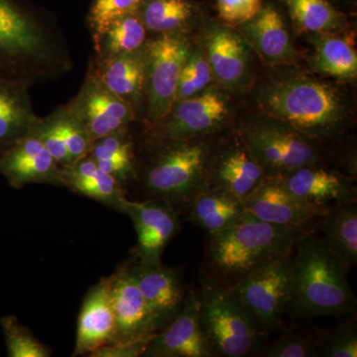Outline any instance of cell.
<instances>
[{"label":"cell","mask_w":357,"mask_h":357,"mask_svg":"<svg viewBox=\"0 0 357 357\" xmlns=\"http://www.w3.org/2000/svg\"><path fill=\"white\" fill-rule=\"evenodd\" d=\"M245 210L261 222L277 225L318 231L326 208L298 198L289 191L280 176L266 177L244 201Z\"/></svg>","instance_id":"11"},{"label":"cell","mask_w":357,"mask_h":357,"mask_svg":"<svg viewBox=\"0 0 357 357\" xmlns=\"http://www.w3.org/2000/svg\"><path fill=\"white\" fill-rule=\"evenodd\" d=\"M149 157L135 169L147 199L167 202L178 213L206 185L217 146L206 136L185 140L145 142Z\"/></svg>","instance_id":"5"},{"label":"cell","mask_w":357,"mask_h":357,"mask_svg":"<svg viewBox=\"0 0 357 357\" xmlns=\"http://www.w3.org/2000/svg\"><path fill=\"white\" fill-rule=\"evenodd\" d=\"M319 356H357V321L354 314L332 330H326Z\"/></svg>","instance_id":"38"},{"label":"cell","mask_w":357,"mask_h":357,"mask_svg":"<svg viewBox=\"0 0 357 357\" xmlns=\"http://www.w3.org/2000/svg\"><path fill=\"white\" fill-rule=\"evenodd\" d=\"M64 187L124 213L128 198L126 188L109 174L103 172L89 155L62 169Z\"/></svg>","instance_id":"25"},{"label":"cell","mask_w":357,"mask_h":357,"mask_svg":"<svg viewBox=\"0 0 357 357\" xmlns=\"http://www.w3.org/2000/svg\"><path fill=\"white\" fill-rule=\"evenodd\" d=\"M326 330L314 325H295L285 328L280 337L262 351L266 357L319 356Z\"/></svg>","instance_id":"33"},{"label":"cell","mask_w":357,"mask_h":357,"mask_svg":"<svg viewBox=\"0 0 357 357\" xmlns=\"http://www.w3.org/2000/svg\"><path fill=\"white\" fill-rule=\"evenodd\" d=\"M112 283V305L115 314V335L112 344L150 340L161 331L128 266L119 267Z\"/></svg>","instance_id":"16"},{"label":"cell","mask_w":357,"mask_h":357,"mask_svg":"<svg viewBox=\"0 0 357 357\" xmlns=\"http://www.w3.org/2000/svg\"><path fill=\"white\" fill-rule=\"evenodd\" d=\"M89 72L115 96L132 105L136 112L144 100L146 55L140 50L112 57H91Z\"/></svg>","instance_id":"23"},{"label":"cell","mask_w":357,"mask_h":357,"mask_svg":"<svg viewBox=\"0 0 357 357\" xmlns=\"http://www.w3.org/2000/svg\"><path fill=\"white\" fill-rule=\"evenodd\" d=\"M246 40L236 28L211 23L206 29L204 51L213 77L225 89L243 91L252 77V59Z\"/></svg>","instance_id":"14"},{"label":"cell","mask_w":357,"mask_h":357,"mask_svg":"<svg viewBox=\"0 0 357 357\" xmlns=\"http://www.w3.org/2000/svg\"><path fill=\"white\" fill-rule=\"evenodd\" d=\"M126 266L162 330L177 316L184 303L178 272L162 263L149 264L136 259Z\"/></svg>","instance_id":"21"},{"label":"cell","mask_w":357,"mask_h":357,"mask_svg":"<svg viewBox=\"0 0 357 357\" xmlns=\"http://www.w3.org/2000/svg\"><path fill=\"white\" fill-rule=\"evenodd\" d=\"M287 10L296 32L333 34L347 25V15L330 0H278Z\"/></svg>","instance_id":"28"},{"label":"cell","mask_w":357,"mask_h":357,"mask_svg":"<svg viewBox=\"0 0 357 357\" xmlns=\"http://www.w3.org/2000/svg\"><path fill=\"white\" fill-rule=\"evenodd\" d=\"M54 114L57 119L63 139L69 151L72 165L77 160L84 158L89 154L93 142L84 122L69 103L59 107L54 112Z\"/></svg>","instance_id":"37"},{"label":"cell","mask_w":357,"mask_h":357,"mask_svg":"<svg viewBox=\"0 0 357 357\" xmlns=\"http://www.w3.org/2000/svg\"><path fill=\"white\" fill-rule=\"evenodd\" d=\"M32 133L43 143L44 146L58 162L61 168H66L70 165L69 151L63 139L62 133L54 112L48 116L40 119L38 123L33 129Z\"/></svg>","instance_id":"39"},{"label":"cell","mask_w":357,"mask_h":357,"mask_svg":"<svg viewBox=\"0 0 357 357\" xmlns=\"http://www.w3.org/2000/svg\"><path fill=\"white\" fill-rule=\"evenodd\" d=\"M199 318L215 356L245 357L259 352L266 333L234 297L204 273L199 274Z\"/></svg>","instance_id":"6"},{"label":"cell","mask_w":357,"mask_h":357,"mask_svg":"<svg viewBox=\"0 0 357 357\" xmlns=\"http://www.w3.org/2000/svg\"><path fill=\"white\" fill-rule=\"evenodd\" d=\"M312 68L319 74L344 81L357 76V54L349 40L333 34L314 35Z\"/></svg>","instance_id":"29"},{"label":"cell","mask_w":357,"mask_h":357,"mask_svg":"<svg viewBox=\"0 0 357 357\" xmlns=\"http://www.w3.org/2000/svg\"><path fill=\"white\" fill-rule=\"evenodd\" d=\"M114 275L105 277L89 289L77 319L76 345L73 356H89L114 342L115 314L112 305Z\"/></svg>","instance_id":"20"},{"label":"cell","mask_w":357,"mask_h":357,"mask_svg":"<svg viewBox=\"0 0 357 357\" xmlns=\"http://www.w3.org/2000/svg\"><path fill=\"white\" fill-rule=\"evenodd\" d=\"M238 139L217 148L204 187L223 190L244 202L266 175L241 138Z\"/></svg>","instance_id":"19"},{"label":"cell","mask_w":357,"mask_h":357,"mask_svg":"<svg viewBox=\"0 0 357 357\" xmlns=\"http://www.w3.org/2000/svg\"><path fill=\"white\" fill-rule=\"evenodd\" d=\"M239 137L259 163L266 177H276L302 167L326 165L323 148L269 116L243 126Z\"/></svg>","instance_id":"7"},{"label":"cell","mask_w":357,"mask_h":357,"mask_svg":"<svg viewBox=\"0 0 357 357\" xmlns=\"http://www.w3.org/2000/svg\"><path fill=\"white\" fill-rule=\"evenodd\" d=\"M69 105L84 122L91 142L130 131L137 119L132 105L112 93L89 70L79 93Z\"/></svg>","instance_id":"12"},{"label":"cell","mask_w":357,"mask_h":357,"mask_svg":"<svg viewBox=\"0 0 357 357\" xmlns=\"http://www.w3.org/2000/svg\"><path fill=\"white\" fill-rule=\"evenodd\" d=\"M124 213L132 220L137 236L133 259L149 264H161L166 246L180 231L178 211L163 199H128Z\"/></svg>","instance_id":"13"},{"label":"cell","mask_w":357,"mask_h":357,"mask_svg":"<svg viewBox=\"0 0 357 357\" xmlns=\"http://www.w3.org/2000/svg\"><path fill=\"white\" fill-rule=\"evenodd\" d=\"M309 232L314 231L277 227L246 211L231 227L208 236L203 273L230 289L251 272L292 250Z\"/></svg>","instance_id":"4"},{"label":"cell","mask_w":357,"mask_h":357,"mask_svg":"<svg viewBox=\"0 0 357 357\" xmlns=\"http://www.w3.org/2000/svg\"><path fill=\"white\" fill-rule=\"evenodd\" d=\"M229 102L215 86L173 105L158 123L147 129L145 142L185 140L220 130L229 114Z\"/></svg>","instance_id":"10"},{"label":"cell","mask_w":357,"mask_h":357,"mask_svg":"<svg viewBox=\"0 0 357 357\" xmlns=\"http://www.w3.org/2000/svg\"><path fill=\"white\" fill-rule=\"evenodd\" d=\"M139 14L148 32L184 33L199 17L192 0H144Z\"/></svg>","instance_id":"31"},{"label":"cell","mask_w":357,"mask_h":357,"mask_svg":"<svg viewBox=\"0 0 357 357\" xmlns=\"http://www.w3.org/2000/svg\"><path fill=\"white\" fill-rule=\"evenodd\" d=\"M234 28L268 65L289 66L297 61L287 22L274 2L263 0L255 17Z\"/></svg>","instance_id":"18"},{"label":"cell","mask_w":357,"mask_h":357,"mask_svg":"<svg viewBox=\"0 0 357 357\" xmlns=\"http://www.w3.org/2000/svg\"><path fill=\"white\" fill-rule=\"evenodd\" d=\"M88 155L95 160L96 165L103 172L116 178L124 188L134 180L136 156L129 131L112 134L93 141Z\"/></svg>","instance_id":"30"},{"label":"cell","mask_w":357,"mask_h":357,"mask_svg":"<svg viewBox=\"0 0 357 357\" xmlns=\"http://www.w3.org/2000/svg\"><path fill=\"white\" fill-rule=\"evenodd\" d=\"M349 271L318 231L301 237L292 250V300L287 314L296 318L354 314L356 299Z\"/></svg>","instance_id":"3"},{"label":"cell","mask_w":357,"mask_h":357,"mask_svg":"<svg viewBox=\"0 0 357 357\" xmlns=\"http://www.w3.org/2000/svg\"><path fill=\"white\" fill-rule=\"evenodd\" d=\"M280 177L298 198L326 210L335 204L357 201L352 178L326 165L302 167Z\"/></svg>","instance_id":"22"},{"label":"cell","mask_w":357,"mask_h":357,"mask_svg":"<svg viewBox=\"0 0 357 357\" xmlns=\"http://www.w3.org/2000/svg\"><path fill=\"white\" fill-rule=\"evenodd\" d=\"M143 356L213 357L199 318V297L194 290L185 296L180 312L148 342Z\"/></svg>","instance_id":"15"},{"label":"cell","mask_w":357,"mask_h":357,"mask_svg":"<svg viewBox=\"0 0 357 357\" xmlns=\"http://www.w3.org/2000/svg\"><path fill=\"white\" fill-rule=\"evenodd\" d=\"M263 0H217L218 17L225 24L236 27L259 13Z\"/></svg>","instance_id":"40"},{"label":"cell","mask_w":357,"mask_h":357,"mask_svg":"<svg viewBox=\"0 0 357 357\" xmlns=\"http://www.w3.org/2000/svg\"><path fill=\"white\" fill-rule=\"evenodd\" d=\"M145 124L151 128L175 105L178 79L192 46L185 33H166L147 40Z\"/></svg>","instance_id":"8"},{"label":"cell","mask_w":357,"mask_h":357,"mask_svg":"<svg viewBox=\"0 0 357 357\" xmlns=\"http://www.w3.org/2000/svg\"><path fill=\"white\" fill-rule=\"evenodd\" d=\"M149 340L119 342L102 345L89 354L91 357H139L143 356Z\"/></svg>","instance_id":"41"},{"label":"cell","mask_w":357,"mask_h":357,"mask_svg":"<svg viewBox=\"0 0 357 357\" xmlns=\"http://www.w3.org/2000/svg\"><path fill=\"white\" fill-rule=\"evenodd\" d=\"M143 1L144 0H93L86 16L93 46L98 45L112 22L128 14L139 11Z\"/></svg>","instance_id":"36"},{"label":"cell","mask_w":357,"mask_h":357,"mask_svg":"<svg viewBox=\"0 0 357 357\" xmlns=\"http://www.w3.org/2000/svg\"><path fill=\"white\" fill-rule=\"evenodd\" d=\"M213 79L204 48H192L181 73L175 103L204 93L213 86Z\"/></svg>","instance_id":"34"},{"label":"cell","mask_w":357,"mask_h":357,"mask_svg":"<svg viewBox=\"0 0 357 357\" xmlns=\"http://www.w3.org/2000/svg\"><path fill=\"white\" fill-rule=\"evenodd\" d=\"M318 231L347 269L356 266L357 201L332 206L321 220Z\"/></svg>","instance_id":"27"},{"label":"cell","mask_w":357,"mask_h":357,"mask_svg":"<svg viewBox=\"0 0 357 357\" xmlns=\"http://www.w3.org/2000/svg\"><path fill=\"white\" fill-rule=\"evenodd\" d=\"M0 175L15 190L31 184L64 187L62 168L32 132L0 157Z\"/></svg>","instance_id":"17"},{"label":"cell","mask_w":357,"mask_h":357,"mask_svg":"<svg viewBox=\"0 0 357 357\" xmlns=\"http://www.w3.org/2000/svg\"><path fill=\"white\" fill-rule=\"evenodd\" d=\"M332 3L337 4H354V0H330Z\"/></svg>","instance_id":"42"},{"label":"cell","mask_w":357,"mask_h":357,"mask_svg":"<svg viewBox=\"0 0 357 357\" xmlns=\"http://www.w3.org/2000/svg\"><path fill=\"white\" fill-rule=\"evenodd\" d=\"M257 100L267 116L284 122L321 148L344 130V96L332 84L303 73L290 72L270 79L260 89Z\"/></svg>","instance_id":"2"},{"label":"cell","mask_w":357,"mask_h":357,"mask_svg":"<svg viewBox=\"0 0 357 357\" xmlns=\"http://www.w3.org/2000/svg\"><path fill=\"white\" fill-rule=\"evenodd\" d=\"M6 340L7 356L50 357L51 349L35 337L29 328L22 325L15 316L2 317L0 319Z\"/></svg>","instance_id":"35"},{"label":"cell","mask_w":357,"mask_h":357,"mask_svg":"<svg viewBox=\"0 0 357 357\" xmlns=\"http://www.w3.org/2000/svg\"><path fill=\"white\" fill-rule=\"evenodd\" d=\"M29 89L25 84L0 77V157L38 123Z\"/></svg>","instance_id":"24"},{"label":"cell","mask_w":357,"mask_h":357,"mask_svg":"<svg viewBox=\"0 0 357 357\" xmlns=\"http://www.w3.org/2000/svg\"><path fill=\"white\" fill-rule=\"evenodd\" d=\"M147 29L139 11L119 18L109 25L95 46L98 57H112L140 50L147 42Z\"/></svg>","instance_id":"32"},{"label":"cell","mask_w":357,"mask_h":357,"mask_svg":"<svg viewBox=\"0 0 357 357\" xmlns=\"http://www.w3.org/2000/svg\"><path fill=\"white\" fill-rule=\"evenodd\" d=\"M73 66L53 14L30 0H0V77L31 88L60 79Z\"/></svg>","instance_id":"1"},{"label":"cell","mask_w":357,"mask_h":357,"mask_svg":"<svg viewBox=\"0 0 357 357\" xmlns=\"http://www.w3.org/2000/svg\"><path fill=\"white\" fill-rule=\"evenodd\" d=\"M188 220L208 236L231 227L246 213L243 199L220 189L204 187L185 210Z\"/></svg>","instance_id":"26"},{"label":"cell","mask_w":357,"mask_h":357,"mask_svg":"<svg viewBox=\"0 0 357 357\" xmlns=\"http://www.w3.org/2000/svg\"><path fill=\"white\" fill-rule=\"evenodd\" d=\"M292 250L229 289L265 333L282 328L292 300Z\"/></svg>","instance_id":"9"}]
</instances>
